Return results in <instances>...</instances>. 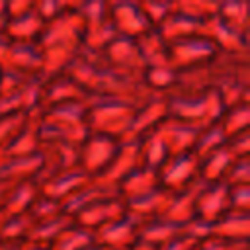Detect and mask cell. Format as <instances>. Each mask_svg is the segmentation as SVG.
<instances>
[{"label": "cell", "mask_w": 250, "mask_h": 250, "mask_svg": "<svg viewBox=\"0 0 250 250\" xmlns=\"http://www.w3.org/2000/svg\"><path fill=\"white\" fill-rule=\"evenodd\" d=\"M86 107H88V115H86V123L90 133H102L113 139L123 141L135 111H137V104L121 100V98H113V96H100V94H88L86 96Z\"/></svg>", "instance_id": "6da1fadb"}, {"label": "cell", "mask_w": 250, "mask_h": 250, "mask_svg": "<svg viewBox=\"0 0 250 250\" xmlns=\"http://www.w3.org/2000/svg\"><path fill=\"white\" fill-rule=\"evenodd\" d=\"M166 104H168V117L197 125L201 129L219 123V119L227 109L217 90H203V92L172 90L166 94Z\"/></svg>", "instance_id": "7a4b0ae2"}, {"label": "cell", "mask_w": 250, "mask_h": 250, "mask_svg": "<svg viewBox=\"0 0 250 250\" xmlns=\"http://www.w3.org/2000/svg\"><path fill=\"white\" fill-rule=\"evenodd\" d=\"M219 49L205 35H191L174 43H168V62L174 70H189L201 64H207L215 59Z\"/></svg>", "instance_id": "3957f363"}, {"label": "cell", "mask_w": 250, "mask_h": 250, "mask_svg": "<svg viewBox=\"0 0 250 250\" xmlns=\"http://www.w3.org/2000/svg\"><path fill=\"white\" fill-rule=\"evenodd\" d=\"M119 139L102 135V133H90L78 148V168L82 172H86L90 178H98L107 164L111 162V158L115 156L117 148H119Z\"/></svg>", "instance_id": "277c9868"}, {"label": "cell", "mask_w": 250, "mask_h": 250, "mask_svg": "<svg viewBox=\"0 0 250 250\" xmlns=\"http://www.w3.org/2000/svg\"><path fill=\"white\" fill-rule=\"evenodd\" d=\"M82 35H84V21L80 16L70 8L57 16L55 20L45 23V29L39 37V47H49V45H62V47H78L82 49Z\"/></svg>", "instance_id": "5b68a950"}, {"label": "cell", "mask_w": 250, "mask_h": 250, "mask_svg": "<svg viewBox=\"0 0 250 250\" xmlns=\"http://www.w3.org/2000/svg\"><path fill=\"white\" fill-rule=\"evenodd\" d=\"M145 221L146 219H143V217H139L131 211H125L115 221L98 229L94 232V238H96V242H100V244H104L111 250H127L139 240L141 227L145 225Z\"/></svg>", "instance_id": "8992f818"}, {"label": "cell", "mask_w": 250, "mask_h": 250, "mask_svg": "<svg viewBox=\"0 0 250 250\" xmlns=\"http://www.w3.org/2000/svg\"><path fill=\"white\" fill-rule=\"evenodd\" d=\"M199 178V158L193 152L170 156L158 170V182L170 191H180Z\"/></svg>", "instance_id": "52a82bcc"}, {"label": "cell", "mask_w": 250, "mask_h": 250, "mask_svg": "<svg viewBox=\"0 0 250 250\" xmlns=\"http://www.w3.org/2000/svg\"><path fill=\"white\" fill-rule=\"evenodd\" d=\"M109 20H111L117 35L129 37V39H139L148 29H152L145 12L141 10V4L131 2V0L109 2Z\"/></svg>", "instance_id": "ba28073f"}, {"label": "cell", "mask_w": 250, "mask_h": 250, "mask_svg": "<svg viewBox=\"0 0 250 250\" xmlns=\"http://www.w3.org/2000/svg\"><path fill=\"white\" fill-rule=\"evenodd\" d=\"M201 35L213 41V45L219 49V53L227 55H236V57H248V47H250V37L238 33L230 25H227L217 14L207 18L201 25Z\"/></svg>", "instance_id": "9c48e42d"}, {"label": "cell", "mask_w": 250, "mask_h": 250, "mask_svg": "<svg viewBox=\"0 0 250 250\" xmlns=\"http://www.w3.org/2000/svg\"><path fill=\"white\" fill-rule=\"evenodd\" d=\"M141 166V141L139 139H125L119 143V148L115 152V156L111 158V162L107 164V168L94 180L117 188L119 182L129 176L133 170H137Z\"/></svg>", "instance_id": "30bf717a"}, {"label": "cell", "mask_w": 250, "mask_h": 250, "mask_svg": "<svg viewBox=\"0 0 250 250\" xmlns=\"http://www.w3.org/2000/svg\"><path fill=\"white\" fill-rule=\"evenodd\" d=\"M43 55L37 41H10L0 61V68H10L21 74H41Z\"/></svg>", "instance_id": "8fae6325"}, {"label": "cell", "mask_w": 250, "mask_h": 250, "mask_svg": "<svg viewBox=\"0 0 250 250\" xmlns=\"http://www.w3.org/2000/svg\"><path fill=\"white\" fill-rule=\"evenodd\" d=\"M164 119H168V104L166 94H152L148 100H145L133 117V123L125 135V139H141L154 131ZM123 139V141H125Z\"/></svg>", "instance_id": "7c38bea8"}, {"label": "cell", "mask_w": 250, "mask_h": 250, "mask_svg": "<svg viewBox=\"0 0 250 250\" xmlns=\"http://www.w3.org/2000/svg\"><path fill=\"white\" fill-rule=\"evenodd\" d=\"M156 129L162 135V139L170 150V156L182 154V152H191L195 146V141L201 133V127L186 123V121H178L172 117L164 119Z\"/></svg>", "instance_id": "4fadbf2b"}, {"label": "cell", "mask_w": 250, "mask_h": 250, "mask_svg": "<svg viewBox=\"0 0 250 250\" xmlns=\"http://www.w3.org/2000/svg\"><path fill=\"white\" fill-rule=\"evenodd\" d=\"M90 180L92 178L86 172H82L80 168H70V170H62V172H57V174L41 180L39 189H41L43 195L62 203L66 197H70L82 186H86Z\"/></svg>", "instance_id": "5bb4252c"}, {"label": "cell", "mask_w": 250, "mask_h": 250, "mask_svg": "<svg viewBox=\"0 0 250 250\" xmlns=\"http://www.w3.org/2000/svg\"><path fill=\"white\" fill-rule=\"evenodd\" d=\"M102 55H104L105 61H107L109 64H113L115 68H121V70H125V72L139 74V76H143V72H145V64H143L141 55H139V49H137V41H135V39L117 35V37L105 47V51H104Z\"/></svg>", "instance_id": "9a60e30c"}, {"label": "cell", "mask_w": 250, "mask_h": 250, "mask_svg": "<svg viewBox=\"0 0 250 250\" xmlns=\"http://www.w3.org/2000/svg\"><path fill=\"white\" fill-rule=\"evenodd\" d=\"M205 184L207 182L197 178L188 188H184L180 191H174L172 201H170V205H168V209H166V213L162 217L172 221V223H178V225H188L189 221H193L197 217L195 215L197 199H199V193L205 188Z\"/></svg>", "instance_id": "2e32d148"}, {"label": "cell", "mask_w": 250, "mask_h": 250, "mask_svg": "<svg viewBox=\"0 0 250 250\" xmlns=\"http://www.w3.org/2000/svg\"><path fill=\"white\" fill-rule=\"evenodd\" d=\"M41 113H43V109H37L27 115V121L16 133V137L0 150V156H27V154L39 152V148H41V139H39Z\"/></svg>", "instance_id": "e0dca14e"}, {"label": "cell", "mask_w": 250, "mask_h": 250, "mask_svg": "<svg viewBox=\"0 0 250 250\" xmlns=\"http://www.w3.org/2000/svg\"><path fill=\"white\" fill-rule=\"evenodd\" d=\"M125 211H127L125 209V201L121 197H109V199L96 201L90 207H86L84 211H80L74 217V223H78L80 227L96 232L104 225H107V223L115 221L117 217H121Z\"/></svg>", "instance_id": "ac0fdd59"}, {"label": "cell", "mask_w": 250, "mask_h": 250, "mask_svg": "<svg viewBox=\"0 0 250 250\" xmlns=\"http://www.w3.org/2000/svg\"><path fill=\"white\" fill-rule=\"evenodd\" d=\"M227 211H230V207H229V186L225 182L205 184V188L199 193L197 207H195L197 219H201L205 223H213L219 217H223Z\"/></svg>", "instance_id": "d6986e66"}, {"label": "cell", "mask_w": 250, "mask_h": 250, "mask_svg": "<svg viewBox=\"0 0 250 250\" xmlns=\"http://www.w3.org/2000/svg\"><path fill=\"white\" fill-rule=\"evenodd\" d=\"M109 197H121L117 188L105 186V184H102V182L92 178L86 186H82L78 191H74L70 197H66L61 205H62V213H66V215H70L74 219L80 211H84L92 203L102 201V199H109Z\"/></svg>", "instance_id": "ffe728a7"}, {"label": "cell", "mask_w": 250, "mask_h": 250, "mask_svg": "<svg viewBox=\"0 0 250 250\" xmlns=\"http://www.w3.org/2000/svg\"><path fill=\"white\" fill-rule=\"evenodd\" d=\"M43 170L41 152H33L27 156H0V180L6 182H25L37 180Z\"/></svg>", "instance_id": "44dd1931"}, {"label": "cell", "mask_w": 250, "mask_h": 250, "mask_svg": "<svg viewBox=\"0 0 250 250\" xmlns=\"http://www.w3.org/2000/svg\"><path fill=\"white\" fill-rule=\"evenodd\" d=\"M86 92L68 76V74H57L53 78L43 80V96H41V104L43 109L57 105V104H66V102H78V100H86Z\"/></svg>", "instance_id": "7402d4cb"}, {"label": "cell", "mask_w": 250, "mask_h": 250, "mask_svg": "<svg viewBox=\"0 0 250 250\" xmlns=\"http://www.w3.org/2000/svg\"><path fill=\"white\" fill-rule=\"evenodd\" d=\"M172 195L174 191L162 188V186H156L154 189L135 197V199H129L125 201V207L127 211L143 217V219H152V217H162L172 201Z\"/></svg>", "instance_id": "603a6c76"}, {"label": "cell", "mask_w": 250, "mask_h": 250, "mask_svg": "<svg viewBox=\"0 0 250 250\" xmlns=\"http://www.w3.org/2000/svg\"><path fill=\"white\" fill-rule=\"evenodd\" d=\"M250 234V217L240 211H227L217 221L209 223V238L223 240H248Z\"/></svg>", "instance_id": "cb8c5ba5"}, {"label": "cell", "mask_w": 250, "mask_h": 250, "mask_svg": "<svg viewBox=\"0 0 250 250\" xmlns=\"http://www.w3.org/2000/svg\"><path fill=\"white\" fill-rule=\"evenodd\" d=\"M137 41L139 55L143 59L145 70L154 66H170L168 62V43L162 39V35L156 31V27L148 29L145 35H141Z\"/></svg>", "instance_id": "d4e9b609"}, {"label": "cell", "mask_w": 250, "mask_h": 250, "mask_svg": "<svg viewBox=\"0 0 250 250\" xmlns=\"http://www.w3.org/2000/svg\"><path fill=\"white\" fill-rule=\"evenodd\" d=\"M43 29H45V21L31 8L29 12L18 18H10L4 27V33L8 35L10 41H39Z\"/></svg>", "instance_id": "484cf974"}, {"label": "cell", "mask_w": 250, "mask_h": 250, "mask_svg": "<svg viewBox=\"0 0 250 250\" xmlns=\"http://www.w3.org/2000/svg\"><path fill=\"white\" fill-rule=\"evenodd\" d=\"M201 25H203V21L193 20L174 8V12L156 27V31L162 35V39L166 43H174V41H180V39H186L191 35H199Z\"/></svg>", "instance_id": "4316f807"}, {"label": "cell", "mask_w": 250, "mask_h": 250, "mask_svg": "<svg viewBox=\"0 0 250 250\" xmlns=\"http://www.w3.org/2000/svg\"><path fill=\"white\" fill-rule=\"evenodd\" d=\"M156 186H160V182H158V170L139 166L137 170H133L129 176H125L119 182L117 191H119V195H121L123 201H129V199H135V197H139V195L154 189Z\"/></svg>", "instance_id": "83f0119b"}, {"label": "cell", "mask_w": 250, "mask_h": 250, "mask_svg": "<svg viewBox=\"0 0 250 250\" xmlns=\"http://www.w3.org/2000/svg\"><path fill=\"white\" fill-rule=\"evenodd\" d=\"M234 160H236V156L232 154V150L227 145H223L221 148L199 158V178L207 184L223 182L225 174L229 172V168L232 166Z\"/></svg>", "instance_id": "f1b7e54d"}, {"label": "cell", "mask_w": 250, "mask_h": 250, "mask_svg": "<svg viewBox=\"0 0 250 250\" xmlns=\"http://www.w3.org/2000/svg\"><path fill=\"white\" fill-rule=\"evenodd\" d=\"M41 193L39 189V184L35 180H25V182H18L14 184L6 203L2 205V215L8 217V215H21V213H27L29 207L33 205V201L37 199V195Z\"/></svg>", "instance_id": "f546056e"}, {"label": "cell", "mask_w": 250, "mask_h": 250, "mask_svg": "<svg viewBox=\"0 0 250 250\" xmlns=\"http://www.w3.org/2000/svg\"><path fill=\"white\" fill-rule=\"evenodd\" d=\"M184 229H186V225L172 223V221H168L164 217H152V219H146L145 225L141 227L139 240H145V242L154 244L156 248H160L170 238H174L176 234H180Z\"/></svg>", "instance_id": "4dcf8cb0"}, {"label": "cell", "mask_w": 250, "mask_h": 250, "mask_svg": "<svg viewBox=\"0 0 250 250\" xmlns=\"http://www.w3.org/2000/svg\"><path fill=\"white\" fill-rule=\"evenodd\" d=\"M139 141H141V166L160 170V166L170 158V150H168L162 135L158 133V129L150 131L148 135L141 137Z\"/></svg>", "instance_id": "1f68e13d"}, {"label": "cell", "mask_w": 250, "mask_h": 250, "mask_svg": "<svg viewBox=\"0 0 250 250\" xmlns=\"http://www.w3.org/2000/svg\"><path fill=\"white\" fill-rule=\"evenodd\" d=\"M217 16L236 29L242 35H248L250 31V4L246 0H229V2H219Z\"/></svg>", "instance_id": "d6a6232c"}, {"label": "cell", "mask_w": 250, "mask_h": 250, "mask_svg": "<svg viewBox=\"0 0 250 250\" xmlns=\"http://www.w3.org/2000/svg\"><path fill=\"white\" fill-rule=\"evenodd\" d=\"M94 232L80 227L72 221L51 244V250H86L90 244H94Z\"/></svg>", "instance_id": "836d02e7"}, {"label": "cell", "mask_w": 250, "mask_h": 250, "mask_svg": "<svg viewBox=\"0 0 250 250\" xmlns=\"http://www.w3.org/2000/svg\"><path fill=\"white\" fill-rule=\"evenodd\" d=\"M72 221H74V219H72L70 215L61 213V215H57V217H53V219H49V221L33 223L27 240H31V242H41V244H49V246H51L53 240H55L68 225H72Z\"/></svg>", "instance_id": "e575fe53"}, {"label": "cell", "mask_w": 250, "mask_h": 250, "mask_svg": "<svg viewBox=\"0 0 250 250\" xmlns=\"http://www.w3.org/2000/svg\"><path fill=\"white\" fill-rule=\"evenodd\" d=\"M117 37V31L111 23V20L98 23V25H90L84 27V35H82V49L84 51H92V53H104L105 47Z\"/></svg>", "instance_id": "d590c367"}, {"label": "cell", "mask_w": 250, "mask_h": 250, "mask_svg": "<svg viewBox=\"0 0 250 250\" xmlns=\"http://www.w3.org/2000/svg\"><path fill=\"white\" fill-rule=\"evenodd\" d=\"M143 82L145 86L154 92V94H168L176 88L178 82V70H174L172 66H154V68H146L143 72Z\"/></svg>", "instance_id": "8d00e7d4"}, {"label": "cell", "mask_w": 250, "mask_h": 250, "mask_svg": "<svg viewBox=\"0 0 250 250\" xmlns=\"http://www.w3.org/2000/svg\"><path fill=\"white\" fill-rule=\"evenodd\" d=\"M219 125L223 127L227 139L248 131V125H250V109H248V104H238V105L227 107L225 113H223V117L219 119Z\"/></svg>", "instance_id": "74e56055"}, {"label": "cell", "mask_w": 250, "mask_h": 250, "mask_svg": "<svg viewBox=\"0 0 250 250\" xmlns=\"http://www.w3.org/2000/svg\"><path fill=\"white\" fill-rule=\"evenodd\" d=\"M31 227H33V219L27 213L2 217V221H0V240L23 242V240H27Z\"/></svg>", "instance_id": "f35d334b"}, {"label": "cell", "mask_w": 250, "mask_h": 250, "mask_svg": "<svg viewBox=\"0 0 250 250\" xmlns=\"http://www.w3.org/2000/svg\"><path fill=\"white\" fill-rule=\"evenodd\" d=\"M227 141H229V139H227L223 127H221L219 123H213V125H207V127L201 129V133H199V137H197L195 146H193L191 152H193L197 158H203V156H207L209 152H213V150L221 148L223 145H227Z\"/></svg>", "instance_id": "ab89813d"}, {"label": "cell", "mask_w": 250, "mask_h": 250, "mask_svg": "<svg viewBox=\"0 0 250 250\" xmlns=\"http://www.w3.org/2000/svg\"><path fill=\"white\" fill-rule=\"evenodd\" d=\"M72 10L84 21V27L98 25L109 20V2L90 0V2H72Z\"/></svg>", "instance_id": "60d3db41"}, {"label": "cell", "mask_w": 250, "mask_h": 250, "mask_svg": "<svg viewBox=\"0 0 250 250\" xmlns=\"http://www.w3.org/2000/svg\"><path fill=\"white\" fill-rule=\"evenodd\" d=\"M174 8L193 20L205 21L207 18L215 16L219 10V2H209V0H174Z\"/></svg>", "instance_id": "b9f144b4"}, {"label": "cell", "mask_w": 250, "mask_h": 250, "mask_svg": "<svg viewBox=\"0 0 250 250\" xmlns=\"http://www.w3.org/2000/svg\"><path fill=\"white\" fill-rule=\"evenodd\" d=\"M61 213H62L61 201L51 199V197H47V195H43V193L37 195V199L33 201V205H31L29 211H27V215L33 219V223L49 221V219H53V217H57V215H61Z\"/></svg>", "instance_id": "7bdbcfd3"}, {"label": "cell", "mask_w": 250, "mask_h": 250, "mask_svg": "<svg viewBox=\"0 0 250 250\" xmlns=\"http://www.w3.org/2000/svg\"><path fill=\"white\" fill-rule=\"evenodd\" d=\"M139 4L152 27H158L174 12V0H152V2H139Z\"/></svg>", "instance_id": "ee69618b"}, {"label": "cell", "mask_w": 250, "mask_h": 250, "mask_svg": "<svg viewBox=\"0 0 250 250\" xmlns=\"http://www.w3.org/2000/svg\"><path fill=\"white\" fill-rule=\"evenodd\" d=\"M29 113H10L0 117V150L16 137V133L23 127Z\"/></svg>", "instance_id": "f6af8a7d"}, {"label": "cell", "mask_w": 250, "mask_h": 250, "mask_svg": "<svg viewBox=\"0 0 250 250\" xmlns=\"http://www.w3.org/2000/svg\"><path fill=\"white\" fill-rule=\"evenodd\" d=\"M223 182L227 186H250V160L248 156L236 158L229 172L225 174Z\"/></svg>", "instance_id": "bcb514c9"}, {"label": "cell", "mask_w": 250, "mask_h": 250, "mask_svg": "<svg viewBox=\"0 0 250 250\" xmlns=\"http://www.w3.org/2000/svg\"><path fill=\"white\" fill-rule=\"evenodd\" d=\"M27 80H29V74H21V72H16L10 68H0V96L20 90Z\"/></svg>", "instance_id": "7dc6e473"}, {"label": "cell", "mask_w": 250, "mask_h": 250, "mask_svg": "<svg viewBox=\"0 0 250 250\" xmlns=\"http://www.w3.org/2000/svg\"><path fill=\"white\" fill-rule=\"evenodd\" d=\"M70 8V2H61V0H41V2H33V10L39 14V18L47 23L51 20H55L57 16H61L62 12H66Z\"/></svg>", "instance_id": "c3c4849f"}, {"label": "cell", "mask_w": 250, "mask_h": 250, "mask_svg": "<svg viewBox=\"0 0 250 250\" xmlns=\"http://www.w3.org/2000/svg\"><path fill=\"white\" fill-rule=\"evenodd\" d=\"M229 207H230V211L248 213L250 186H229Z\"/></svg>", "instance_id": "681fc988"}, {"label": "cell", "mask_w": 250, "mask_h": 250, "mask_svg": "<svg viewBox=\"0 0 250 250\" xmlns=\"http://www.w3.org/2000/svg\"><path fill=\"white\" fill-rule=\"evenodd\" d=\"M199 250H250L248 240H223V238H205L199 242Z\"/></svg>", "instance_id": "f907efd6"}, {"label": "cell", "mask_w": 250, "mask_h": 250, "mask_svg": "<svg viewBox=\"0 0 250 250\" xmlns=\"http://www.w3.org/2000/svg\"><path fill=\"white\" fill-rule=\"evenodd\" d=\"M199 246V240L197 238H193L191 234H188L186 232V229L180 232V234H176L174 238H170L166 244H162L158 250H195Z\"/></svg>", "instance_id": "816d5d0a"}, {"label": "cell", "mask_w": 250, "mask_h": 250, "mask_svg": "<svg viewBox=\"0 0 250 250\" xmlns=\"http://www.w3.org/2000/svg\"><path fill=\"white\" fill-rule=\"evenodd\" d=\"M227 146L232 150V154H234L236 158L248 156V152H250V135H248V131L230 137V139L227 141Z\"/></svg>", "instance_id": "f5cc1de1"}, {"label": "cell", "mask_w": 250, "mask_h": 250, "mask_svg": "<svg viewBox=\"0 0 250 250\" xmlns=\"http://www.w3.org/2000/svg\"><path fill=\"white\" fill-rule=\"evenodd\" d=\"M31 8H33V2H29V0H10V2H6V16H8V20L18 18V16L29 12Z\"/></svg>", "instance_id": "db71d44e"}, {"label": "cell", "mask_w": 250, "mask_h": 250, "mask_svg": "<svg viewBox=\"0 0 250 250\" xmlns=\"http://www.w3.org/2000/svg\"><path fill=\"white\" fill-rule=\"evenodd\" d=\"M12 188H14V182L0 180V209H2V205L6 203V199H8L10 191H12Z\"/></svg>", "instance_id": "11a10c76"}, {"label": "cell", "mask_w": 250, "mask_h": 250, "mask_svg": "<svg viewBox=\"0 0 250 250\" xmlns=\"http://www.w3.org/2000/svg\"><path fill=\"white\" fill-rule=\"evenodd\" d=\"M21 250H51L49 244H41V242H31V240H23Z\"/></svg>", "instance_id": "9f6ffc18"}, {"label": "cell", "mask_w": 250, "mask_h": 250, "mask_svg": "<svg viewBox=\"0 0 250 250\" xmlns=\"http://www.w3.org/2000/svg\"><path fill=\"white\" fill-rule=\"evenodd\" d=\"M23 242H16V240H0V250H21Z\"/></svg>", "instance_id": "6f0895ef"}, {"label": "cell", "mask_w": 250, "mask_h": 250, "mask_svg": "<svg viewBox=\"0 0 250 250\" xmlns=\"http://www.w3.org/2000/svg\"><path fill=\"white\" fill-rule=\"evenodd\" d=\"M127 250H158L154 244H148V242H145V240H137L131 248H127Z\"/></svg>", "instance_id": "680465c9"}, {"label": "cell", "mask_w": 250, "mask_h": 250, "mask_svg": "<svg viewBox=\"0 0 250 250\" xmlns=\"http://www.w3.org/2000/svg\"><path fill=\"white\" fill-rule=\"evenodd\" d=\"M8 23V16H6V0H0V31H4Z\"/></svg>", "instance_id": "91938a15"}, {"label": "cell", "mask_w": 250, "mask_h": 250, "mask_svg": "<svg viewBox=\"0 0 250 250\" xmlns=\"http://www.w3.org/2000/svg\"><path fill=\"white\" fill-rule=\"evenodd\" d=\"M8 43H10V39H8V35H6L4 31H0V61H2V57H4V53H6V47H8Z\"/></svg>", "instance_id": "94428289"}, {"label": "cell", "mask_w": 250, "mask_h": 250, "mask_svg": "<svg viewBox=\"0 0 250 250\" xmlns=\"http://www.w3.org/2000/svg\"><path fill=\"white\" fill-rule=\"evenodd\" d=\"M86 250H111V248H107V246H104V244H100V242L94 240V244H90Z\"/></svg>", "instance_id": "6125c7cd"}, {"label": "cell", "mask_w": 250, "mask_h": 250, "mask_svg": "<svg viewBox=\"0 0 250 250\" xmlns=\"http://www.w3.org/2000/svg\"><path fill=\"white\" fill-rule=\"evenodd\" d=\"M2 217H4V215H2V211H0V221H2Z\"/></svg>", "instance_id": "be15d7a7"}, {"label": "cell", "mask_w": 250, "mask_h": 250, "mask_svg": "<svg viewBox=\"0 0 250 250\" xmlns=\"http://www.w3.org/2000/svg\"><path fill=\"white\" fill-rule=\"evenodd\" d=\"M195 250H199V246H197V248H195Z\"/></svg>", "instance_id": "e7e4bbea"}]
</instances>
